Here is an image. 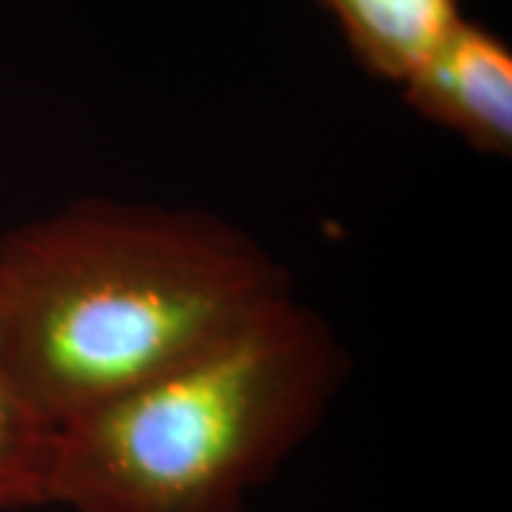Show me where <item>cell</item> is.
Instances as JSON below:
<instances>
[{
    "instance_id": "277c9868",
    "label": "cell",
    "mask_w": 512,
    "mask_h": 512,
    "mask_svg": "<svg viewBox=\"0 0 512 512\" xmlns=\"http://www.w3.org/2000/svg\"><path fill=\"white\" fill-rule=\"evenodd\" d=\"M367 74L402 86L461 15L458 0H319Z\"/></svg>"
},
{
    "instance_id": "6da1fadb",
    "label": "cell",
    "mask_w": 512,
    "mask_h": 512,
    "mask_svg": "<svg viewBox=\"0 0 512 512\" xmlns=\"http://www.w3.org/2000/svg\"><path fill=\"white\" fill-rule=\"evenodd\" d=\"M293 296L259 239L194 205L80 197L0 234V333L60 427Z\"/></svg>"
},
{
    "instance_id": "5b68a950",
    "label": "cell",
    "mask_w": 512,
    "mask_h": 512,
    "mask_svg": "<svg viewBox=\"0 0 512 512\" xmlns=\"http://www.w3.org/2000/svg\"><path fill=\"white\" fill-rule=\"evenodd\" d=\"M57 427L12 365L0 333V512L49 507Z\"/></svg>"
},
{
    "instance_id": "3957f363",
    "label": "cell",
    "mask_w": 512,
    "mask_h": 512,
    "mask_svg": "<svg viewBox=\"0 0 512 512\" xmlns=\"http://www.w3.org/2000/svg\"><path fill=\"white\" fill-rule=\"evenodd\" d=\"M399 89L419 117L473 151L512 157V52L484 23L458 20Z\"/></svg>"
},
{
    "instance_id": "7a4b0ae2",
    "label": "cell",
    "mask_w": 512,
    "mask_h": 512,
    "mask_svg": "<svg viewBox=\"0 0 512 512\" xmlns=\"http://www.w3.org/2000/svg\"><path fill=\"white\" fill-rule=\"evenodd\" d=\"M348 353L296 293L220 345L57 427L49 507L245 512L311 439Z\"/></svg>"
}]
</instances>
